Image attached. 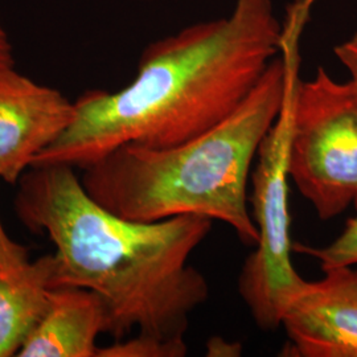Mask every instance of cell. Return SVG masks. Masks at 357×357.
<instances>
[{
	"label": "cell",
	"mask_w": 357,
	"mask_h": 357,
	"mask_svg": "<svg viewBox=\"0 0 357 357\" xmlns=\"http://www.w3.org/2000/svg\"><path fill=\"white\" fill-rule=\"evenodd\" d=\"M283 24L273 0H234L229 15L149 44L134 79L75 101L64 134L33 166L85 168L125 144L166 149L233 114L281 53Z\"/></svg>",
	"instance_id": "cell-1"
},
{
	"label": "cell",
	"mask_w": 357,
	"mask_h": 357,
	"mask_svg": "<svg viewBox=\"0 0 357 357\" xmlns=\"http://www.w3.org/2000/svg\"><path fill=\"white\" fill-rule=\"evenodd\" d=\"M16 185L17 218L28 229L47 233L56 246L53 287L97 294L106 308V333L114 340L138 331L185 344L190 317L209 296L204 275L188 259L212 220L142 222L116 216L65 165L31 167Z\"/></svg>",
	"instance_id": "cell-2"
},
{
	"label": "cell",
	"mask_w": 357,
	"mask_h": 357,
	"mask_svg": "<svg viewBox=\"0 0 357 357\" xmlns=\"http://www.w3.org/2000/svg\"><path fill=\"white\" fill-rule=\"evenodd\" d=\"M284 90L286 63L280 53L245 102L215 128L166 149L121 146L82 168L81 183L116 216L142 222L205 217L225 222L243 243L255 245L248 181L280 115Z\"/></svg>",
	"instance_id": "cell-3"
},
{
	"label": "cell",
	"mask_w": 357,
	"mask_h": 357,
	"mask_svg": "<svg viewBox=\"0 0 357 357\" xmlns=\"http://www.w3.org/2000/svg\"><path fill=\"white\" fill-rule=\"evenodd\" d=\"M305 26H283L281 54L286 63V90L281 112L257 153L253 174V221L258 230L255 253L243 264L238 290L262 331L280 328L290 299L306 283L291 261V217L289 208V144L293 93L299 79V43Z\"/></svg>",
	"instance_id": "cell-4"
},
{
	"label": "cell",
	"mask_w": 357,
	"mask_h": 357,
	"mask_svg": "<svg viewBox=\"0 0 357 357\" xmlns=\"http://www.w3.org/2000/svg\"><path fill=\"white\" fill-rule=\"evenodd\" d=\"M289 176L320 220L342 215L357 197V89L323 66L294 88Z\"/></svg>",
	"instance_id": "cell-5"
},
{
	"label": "cell",
	"mask_w": 357,
	"mask_h": 357,
	"mask_svg": "<svg viewBox=\"0 0 357 357\" xmlns=\"http://www.w3.org/2000/svg\"><path fill=\"white\" fill-rule=\"evenodd\" d=\"M76 106L61 91L15 70L0 69V180L16 185L40 153L75 119Z\"/></svg>",
	"instance_id": "cell-6"
},
{
	"label": "cell",
	"mask_w": 357,
	"mask_h": 357,
	"mask_svg": "<svg viewBox=\"0 0 357 357\" xmlns=\"http://www.w3.org/2000/svg\"><path fill=\"white\" fill-rule=\"evenodd\" d=\"M284 356L357 357V270L335 268L307 282L282 315Z\"/></svg>",
	"instance_id": "cell-7"
},
{
	"label": "cell",
	"mask_w": 357,
	"mask_h": 357,
	"mask_svg": "<svg viewBox=\"0 0 357 357\" xmlns=\"http://www.w3.org/2000/svg\"><path fill=\"white\" fill-rule=\"evenodd\" d=\"M101 298L76 286L51 290L50 306L19 351V357H97V339L106 333Z\"/></svg>",
	"instance_id": "cell-8"
},
{
	"label": "cell",
	"mask_w": 357,
	"mask_h": 357,
	"mask_svg": "<svg viewBox=\"0 0 357 357\" xmlns=\"http://www.w3.org/2000/svg\"><path fill=\"white\" fill-rule=\"evenodd\" d=\"M54 257L0 268V357L17 356L50 306Z\"/></svg>",
	"instance_id": "cell-9"
},
{
	"label": "cell",
	"mask_w": 357,
	"mask_h": 357,
	"mask_svg": "<svg viewBox=\"0 0 357 357\" xmlns=\"http://www.w3.org/2000/svg\"><path fill=\"white\" fill-rule=\"evenodd\" d=\"M354 205L356 216L351 217L347 221L344 230L335 241L323 248L293 243L294 252L315 258L323 271L335 268H355L357 265V197Z\"/></svg>",
	"instance_id": "cell-10"
},
{
	"label": "cell",
	"mask_w": 357,
	"mask_h": 357,
	"mask_svg": "<svg viewBox=\"0 0 357 357\" xmlns=\"http://www.w3.org/2000/svg\"><path fill=\"white\" fill-rule=\"evenodd\" d=\"M187 344H174L153 336L138 333L132 339L114 340L113 344L100 347L97 357H183Z\"/></svg>",
	"instance_id": "cell-11"
},
{
	"label": "cell",
	"mask_w": 357,
	"mask_h": 357,
	"mask_svg": "<svg viewBox=\"0 0 357 357\" xmlns=\"http://www.w3.org/2000/svg\"><path fill=\"white\" fill-rule=\"evenodd\" d=\"M28 261V249L10 237L0 220V268H17Z\"/></svg>",
	"instance_id": "cell-12"
},
{
	"label": "cell",
	"mask_w": 357,
	"mask_h": 357,
	"mask_svg": "<svg viewBox=\"0 0 357 357\" xmlns=\"http://www.w3.org/2000/svg\"><path fill=\"white\" fill-rule=\"evenodd\" d=\"M339 63L349 73V81L357 89V32L333 48Z\"/></svg>",
	"instance_id": "cell-13"
},
{
	"label": "cell",
	"mask_w": 357,
	"mask_h": 357,
	"mask_svg": "<svg viewBox=\"0 0 357 357\" xmlns=\"http://www.w3.org/2000/svg\"><path fill=\"white\" fill-rule=\"evenodd\" d=\"M243 347L240 343L227 342L221 337H213L206 344V356L233 357L240 356Z\"/></svg>",
	"instance_id": "cell-14"
},
{
	"label": "cell",
	"mask_w": 357,
	"mask_h": 357,
	"mask_svg": "<svg viewBox=\"0 0 357 357\" xmlns=\"http://www.w3.org/2000/svg\"><path fill=\"white\" fill-rule=\"evenodd\" d=\"M15 60H13V43L8 32L0 22V69L13 66Z\"/></svg>",
	"instance_id": "cell-15"
},
{
	"label": "cell",
	"mask_w": 357,
	"mask_h": 357,
	"mask_svg": "<svg viewBox=\"0 0 357 357\" xmlns=\"http://www.w3.org/2000/svg\"><path fill=\"white\" fill-rule=\"evenodd\" d=\"M132 1H162V0H132Z\"/></svg>",
	"instance_id": "cell-16"
}]
</instances>
